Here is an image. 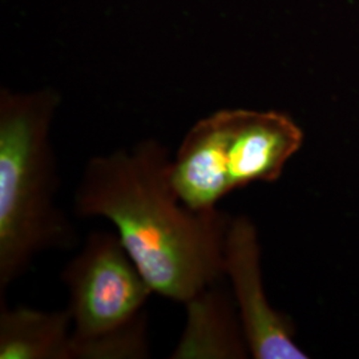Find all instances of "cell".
<instances>
[{"label": "cell", "instance_id": "6da1fadb", "mask_svg": "<svg viewBox=\"0 0 359 359\" xmlns=\"http://www.w3.org/2000/svg\"><path fill=\"white\" fill-rule=\"evenodd\" d=\"M170 151L154 139L95 156L77 184L79 217L111 221L154 293L185 304L224 277L231 216L193 210L172 182Z\"/></svg>", "mask_w": 359, "mask_h": 359}, {"label": "cell", "instance_id": "7a4b0ae2", "mask_svg": "<svg viewBox=\"0 0 359 359\" xmlns=\"http://www.w3.org/2000/svg\"><path fill=\"white\" fill-rule=\"evenodd\" d=\"M59 100L51 90L0 93V301L36 257L77 244L56 203L60 173L51 127Z\"/></svg>", "mask_w": 359, "mask_h": 359}, {"label": "cell", "instance_id": "3957f363", "mask_svg": "<svg viewBox=\"0 0 359 359\" xmlns=\"http://www.w3.org/2000/svg\"><path fill=\"white\" fill-rule=\"evenodd\" d=\"M302 142V129L285 114L222 109L187 132L172 160V182L188 208L212 210L237 189L280 179Z\"/></svg>", "mask_w": 359, "mask_h": 359}, {"label": "cell", "instance_id": "277c9868", "mask_svg": "<svg viewBox=\"0 0 359 359\" xmlns=\"http://www.w3.org/2000/svg\"><path fill=\"white\" fill-rule=\"evenodd\" d=\"M72 320L71 359H145L152 287L117 233H90L60 274Z\"/></svg>", "mask_w": 359, "mask_h": 359}, {"label": "cell", "instance_id": "5b68a950", "mask_svg": "<svg viewBox=\"0 0 359 359\" xmlns=\"http://www.w3.org/2000/svg\"><path fill=\"white\" fill-rule=\"evenodd\" d=\"M224 273L231 280L252 357L308 358L295 344L294 326L289 317L273 308L265 294L258 234L253 222L245 216L231 217L224 245Z\"/></svg>", "mask_w": 359, "mask_h": 359}, {"label": "cell", "instance_id": "8992f818", "mask_svg": "<svg viewBox=\"0 0 359 359\" xmlns=\"http://www.w3.org/2000/svg\"><path fill=\"white\" fill-rule=\"evenodd\" d=\"M185 327L172 359H240L250 354L233 295L218 283L184 304Z\"/></svg>", "mask_w": 359, "mask_h": 359}, {"label": "cell", "instance_id": "52a82bcc", "mask_svg": "<svg viewBox=\"0 0 359 359\" xmlns=\"http://www.w3.org/2000/svg\"><path fill=\"white\" fill-rule=\"evenodd\" d=\"M71 334L67 309H10L0 302V359H71Z\"/></svg>", "mask_w": 359, "mask_h": 359}]
</instances>
